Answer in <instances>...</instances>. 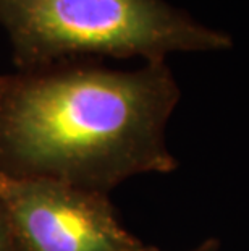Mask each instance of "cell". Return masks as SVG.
I'll use <instances>...</instances> for the list:
<instances>
[{"mask_svg": "<svg viewBox=\"0 0 249 251\" xmlns=\"http://www.w3.org/2000/svg\"><path fill=\"white\" fill-rule=\"evenodd\" d=\"M180 96L167 62L0 75V174L104 195L135 175L170 174L178 162L165 130Z\"/></svg>", "mask_w": 249, "mask_h": 251, "instance_id": "1", "label": "cell"}, {"mask_svg": "<svg viewBox=\"0 0 249 251\" xmlns=\"http://www.w3.org/2000/svg\"><path fill=\"white\" fill-rule=\"evenodd\" d=\"M0 26L18 72L96 57L165 62L172 52L233 46L165 0H0Z\"/></svg>", "mask_w": 249, "mask_h": 251, "instance_id": "2", "label": "cell"}, {"mask_svg": "<svg viewBox=\"0 0 249 251\" xmlns=\"http://www.w3.org/2000/svg\"><path fill=\"white\" fill-rule=\"evenodd\" d=\"M0 204L17 251H137L109 195L42 178L0 174Z\"/></svg>", "mask_w": 249, "mask_h": 251, "instance_id": "3", "label": "cell"}, {"mask_svg": "<svg viewBox=\"0 0 249 251\" xmlns=\"http://www.w3.org/2000/svg\"><path fill=\"white\" fill-rule=\"evenodd\" d=\"M0 251H17L15 250V242L12 230H10L8 219L5 216L2 204H0Z\"/></svg>", "mask_w": 249, "mask_h": 251, "instance_id": "4", "label": "cell"}, {"mask_svg": "<svg viewBox=\"0 0 249 251\" xmlns=\"http://www.w3.org/2000/svg\"><path fill=\"white\" fill-rule=\"evenodd\" d=\"M137 251H160V250H157V248H152V247H142L139 248ZM189 251H219V242L214 238H210V240H205L204 243H201L198 248H193V250H189Z\"/></svg>", "mask_w": 249, "mask_h": 251, "instance_id": "5", "label": "cell"}]
</instances>
